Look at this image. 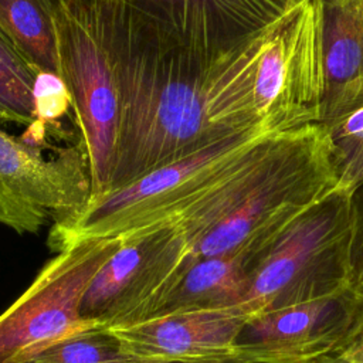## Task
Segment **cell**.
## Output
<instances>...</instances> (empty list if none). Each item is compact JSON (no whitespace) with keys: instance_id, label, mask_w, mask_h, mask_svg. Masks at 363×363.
<instances>
[{"instance_id":"obj_21","label":"cell","mask_w":363,"mask_h":363,"mask_svg":"<svg viewBox=\"0 0 363 363\" xmlns=\"http://www.w3.org/2000/svg\"><path fill=\"white\" fill-rule=\"evenodd\" d=\"M116 363H238L235 359H206V360H162V359H140L129 357Z\"/></svg>"},{"instance_id":"obj_23","label":"cell","mask_w":363,"mask_h":363,"mask_svg":"<svg viewBox=\"0 0 363 363\" xmlns=\"http://www.w3.org/2000/svg\"><path fill=\"white\" fill-rule=\"evenodd\" d=\"M298 1H301V0H298Z\"/></svg>"},{"instance_id":"obj_20","label":"cell","mask_w":363,"mask_h":363,"mask_svg":"<svg viewBox=\"0 0 363 363\" xmlns=\"http://www.w3.org/2000/svg\"><path fill=\"white\" fill-rule=\"evenodd\" d=\"M336 354L349 363H363V322Z\"/></svg>"},{"instance_id":"obj_11","label":"cell","mask_w":363,"mask_h":363,"mask_svg":"<svg viewBox=\"0 0 363 363\" xmlns=\"http://www.w3.org/2000/svg\"><path fill=\"white\" fill-rule=\"evenodd\" d=\"M250 316L240 308L189 311L112 329L128 354L140 359H235L234 345Z\"/></svg>"},{"instance_id":"obj_12","label":"cell","mask_w":363,"mask_h":363,"mask_svg":"<svg viewBox=\"0 0 363 363\" xmlns=\"http://www.w3.org/2000/svg\"><path fill=\"white\" fill-rule=\"evenodd\" d=\"M180 34L213 55L227 54L281 18L298 0H146Z\"/></svg>"},{"instance_id":"obj_16","label":"cell","mask_w":363,"mask_h":363,"mask_svg":"<svg viewBox=\"0 0 363 363\" xmlns=\"http://www.w3.org/2000/svg\"><path fill=\"white\" fill-rule=\"evenodd\" d=\"M40 72L0 27V122L34 123V88Z\"/></svg>"},{"instance_id":"obj_19","label":"cell","mask_w":363,"mask_h":363,"mask_svg":"<svg viewBox=\"0 0 363 363\" xmlns=\"http://www.w3.org/2000/svg\"><path fill=\"white\" fill-rule=\"evenodd\" d=\"M349 288L363 294V180L349 191Z\"/></svg>"},{"instance_id":"obj_9","label":"cell","mask_w":363,"mask_h":363,"mask_svg":"<svg viewBox=\"0 0 363 363\" xmlns=\"http://www.w3.org/2000/svg\"><path fill=\"white\" fill-rule=\"evenodd\" d=\"M186 254V237L177 220L122 235L121 245L84 294L82 320L108 329L142 322Z\"/></svg>"},{"instance_id":"obj_13","label":"cell","mask_w":363,"mask_h":363,"mask_svg":"<svg viewBox=\"0 0 363 363\" xmlns=\"http://www.w3.org/2000/svg\"><path fill=\"white\" fill-rule=\"evenodd\" d=\"M259 237L237 252L184 257L170 282L150 303L143 320L179 312L240 306L248 286V262Z\"/></svg>"},{"instance_id":"obj_2","label":"cell","mask_w":363,"mask_h":363,"mask_svg":"<svg viewBox=\"0 0 363 363\" xmlns=\"http://www.w3.org/2000/svg\"><path fill=\"white\" fill-rule=\"evenodd\" d=\"M333 189L336 179L320 123L265 136L177 220L186 257L237 252Z\"/></svg>"},{"instance_id":"obj_15","label":"cell","mask_w":363,"mask_h":363,"mask_svg":"<svg viewBox=\"0 0 363 363\" xmlns=\"http://www.w3.org/2000/svg\"><path fill=\"white\" fill-rule=\"evenodd\" d=\"M55 0H0V27L40 71L61 78L57 37Z\"/></svg>"},{"instance_id":"obj_4","label":"cell","mask_w":363,"mask_h":363,"mask_svg":"<svg viewBox=\"0 0 363 363\" xmlns=\"http://www.w3.org/2000/svg\"><path fill=\"white\" fill-rule=\"evenodd\" d=\"M265 136L271 135L261 129L228 136L91 200L75 217L51 225L48 247L58 252L79 240L115 238L179 220Z\"/></svg>"},{"instance_id":"obj_6","label":"cell","mask_w":363,"mask_h":363,"mask_svg":"<svg viewBox=\"0 0 363 363\" xmlns=\"http://www.w3.org/2000/svg\"><path fill=\"white\" fill-rule=\"evenodd\" d=\"M322 13L319 0H301L264 33L252 95L268 135L322 121L325 99Z\"/></svg>"},{"instance_id":"obj_14","label":"cell","mask_w":363,"mask_h":363,"mask_svg":"<svg viewBox=\"0 0 363 363\" xmlns=\"http://www.w3.org/2000/svg\"><path fill=\"white\" fill-rule=\"evenodd\" d=\"M319 4L326 79L323 125L363 98V0H319Z\"/></svg>"},{"instance_id":"obj_18","label":"cell","mask_w":363,"mask_h":363,"mask_svg":"<svg viewBox=\"0 0 363 363\" xmlns=\"http://www.w3.org/2000/svg\"><path fill=\"white\" fill-rule=\"evenodd\" d=\"M322 126L336 187L349 193L363 180V98L347 112Z\"/></svg>"},{"instance_id":"obj_8","label":"cell","mask_w":363,"mask_h":363,"mask_svg":"<svg viewBox=\"0 0 363 363\" xmlns=\"http://www.w3.org/2000/svg\"><path fill=\"white\" fill-rule=\"evenodd\" d=\"M35 145L0 129V224L20 234L61 223L91 201L92 186L84 143Z\"/></svg>"},{"instance_id":"obj_22","label":"cell","mask_w":363,"mask_h":363,"mask_svg":"<svg viewBox=\"0 0 363 363\" xmlns=\"http://www.w3.org/2000/svg\"><path fill=\"white\" fill-rule=\"evenodd\" d=\"M311 363H349L346 362L345 359H342L340 356L337 354H328V356H323V357H319Z\"/></svg>"},{"instance_id":"obj_5","label":"cell","mask_w":363,"mask_h":363,"mask_svg":"<svg viewBox=\"0 0 363 363\" xmlns=\"http://www.w3.org/2000/svg\"><path fill=\"white\" fill-rule=\"evenodd\" d=\"M54 24L61 79L86 150L94 200L109 190L121 125L111 0H55Z\"/></svg>"},{"instance_id":"obj_17","label":"cell","mask_w":363,"mask_h":363,"mask_svg":"<svg viewBox=\"0 0 363 363\" xmlns=\"http://www.w3.org/2000/svg\"><path fill=\"white\" fill-rule=\"evenodd\" d=\"M133 357L112 329L91 326L61 337L16 363H116Z\"/></svg>"},{"instance_id":"obj_10","label":"cell","mask_w":363,"mask_h":363,"mask_svg":"<svg viewBox=\"0 0 363 363\" xmlns=\"http://www.w3.org/2000/svg\"><path fill=\"white\" fill-rule=\"evenodd\" d=\"M363 322V294L335 295L250 316L238 333V363H311L336 354Z\"/></svg>"},{"instance_id":"obj_7","label":"cell","mask_w":363,"mask_h":363,"mask_svg":"<svg viewBox=\"0 0 363 363\" xmlns=\"http://www.w3.org/2000/svg\"><path fill=\"white\" fill-rule=\"evenodd\" d=\"M122 237L88 238L61 248L31 285L0 315V363H16L47 345L88 329L79 315L84 294Z\"/></svg>"},{"instance_id":"obj_1","label":"cell","mask_w":363,"mask_h":363,"mask_svg":"<svg viewBox=\"0 0 363 363\" xmlns=\"http://www.w3.org/2000/svg\"><path fill=\"white\" fill-rule=\"evenodd\" d=\"M111 4L121 125L106 193L217 140L264 130L252 84L267 28L213 55L187 41L146 0Z\"/></svg>"},{"instance_id":"obj_3","label":"cell","mask_w":363,"mask_h":363,"mask_svg":"<svg viewBox=\"0 0 363 363\" xmlns=\"http://www.w3.org/2000/svg\"><path fill=\"white\" fill-rule=\"evenodd\" d=\"M349 193L336 187L257 240L240 308L254 316L349 288Z\"/></svg>"}]
</instances>
